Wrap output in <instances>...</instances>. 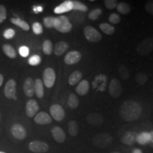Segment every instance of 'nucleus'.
Listing matches in <instances>:
<instances>
[{
  "label": "nucleus",
  "instance_id": "33",
  "mask_svg": "<svg viewBox=\"0 0 153 153\" xmlns=\"http://www.w3.org/2000/svg\"><path fill=\"white\" fill-rule=\"evenodd\" d=\"M102 9L100 8H97L89 13V15H88V18L90 19V20L95 21L102 14Z\"/></svg>",
  "mask_w": 153,
  "mask_h": 153
},
{
  "label": "nucleus",
  "instance_id": "20",
  "mask_svg": "<svg viewBox=\"0 0 153 153\" xmlns=\"http://www.w3.org/2000/svg\"><path fill=\"white\" fill-rule=\"evenodd\" d=\"M69 45L68 43L64 41H60L57 43L54 46V53L57 56H61L68 51Z\"/></svg>",
  "mask_w": 153,
  "mask_h": 153
},
{
  "label": "nucleus",
  "instance_id": "23",
  "mask_svg": "<svg viewBox=\"0 0 153 153\" xmlns=\"http://www.w3.org/2000/svg\"><path fill=\"white\" fill-rule=\"evenodd\" d=\"M150 141V134L148 132H142L137 134L136 142L141 145H145L149 144Z\"/></svg>",
  "mask_w": 153,
  "mask_h": 153
},
{
  "label": "nucleus",
  "instance_id": "28",
  "mask_svg": "<svg viewBox=\"0 0 153 153\" xmlns=\"http://www.w3.org/2000/svg\"><path fill=\"white\" fill-rule=\"evenodd\" d=\"M4 54L10 58H15L16 57V52L15 49L9 44H4L2 47Z\"/></svg>",
  "mask_w": 153,
  "mask_h": 153
},
{
  "label": "nucleus",
  "instance_id": "2",
  "mask_svg": "<svg viewBox=\"0 0 153 153\" xmlns=\"http://www.w3.org/2000/svg\"><path fill=\"white\" fill-rule=\"evenodd\" d=\"M54 28L60 33H68L72 29V24L66 16H59L55 19Z\"/></svg>",
  "mask_w": 153,
  "mask_h": 153
},
{
  "label": "nucleus",
  "instance_id": "11",
  "mask_svg": "<svg viewBox=\"0 0 153 153\" xmlns=\"http://www.w3.org/2000/svg\"><path fill=\"white\" fill-rule=\"evenodd\" d=\"M50 113L51 116L56 120V121H61L64 119L65 113L63 108L59 104L52 105L50 108Z\"/></svg>",
  "mask_w": 153,
  "mask_h": 153
},
{
  "label": "nucleus",
  "instance_id": "21",
  "mask_svg": "<svg viewBox=\"0 0 153 153\" xmlns=\"http://www.w3.org/2000/svg\"><path fill=\"white\" fill-rule=\"evenodd\" d=\"M89 89V84L87 80H82L76 87V92L79 95L84 96L87 94Z\"/></svg>",
  "mask_w": 153,
  "mask_h": 153
},
{
  "label": "nucleus",
  "instance_id": "7",
  "mask_svg": "<svg viewBox=\"0 0 153 153\" xmlns=\"http://www.w3.org/2000/svg\"><path fill=\"white\" fill-rule=\"evenodd\" d=\"M28 148L33 152L44 153L48 151L49 146L47 143L42 142V141L34 140L29 143Z\"/></svg>",
  "mask_w": 153,
  "mask_h": 153
},
{
  "label": "nucleus",
  "instance_id": "14",
  "mask_svg": "<svg viewBox=\"0 0 153 153\" xmlns=\"http://www.w3.org/2000/svg\"><path fill=\"white\" fill-rule=\"evenodd\" d=\"M24 91L26 97H33L35 93V84L33 79L30 77H27L25 80L24 84Z\"/></svg>",
  "mask_w": 153,
  "mask_h": 153
},
{
  "label": "nucleus",
  "instance_id": "27",
  "mask_svg": "<svg viewBox=\"0 0 153 153\" xmlns=\"http://www.w3.org/2000/svg\"><path fill=\"white\" fill-rule=\"evenodd\" d=\"M68 106L71 109H76L79 106V100L75 94H70L68 98Z\"/></svg>",
  "mask_w": 153,
  "mask_h": 153
},
{
  "label": "nucleus",
  "instance_id": "25",
  "mask_svg": "<svg viewBox=\"0 0 153 153\" xmlns=\"http://www.w3.org/2000/svg\"><path fill=\"white\" fill-rule=\"evenodd\" d=\"M116 10H117L120 14H123V15L128 14L131 11V6H130L128 3L124 2V1L118 3L117 6H116Z\"/></svg>",
  "mask_w": 153,
  "mask_h": 153
},
{
  "label": "nucleus",
  "instance_id": "48",
  "mask_svg": "<svg viewBox=\"0 0 153 153\" xmlns=\"http://www.w3.org/2000/svg\"><path fill=\"white\" fill-rule=\"evenodd\" d=\"M111 153H120V152H112Z\"/></svg>",
  "mask_w": 153,
  "mask_h": 153
},
{
  "label": "nucleus",
  "instance_id": "35",
  "mask_svg": "<svg viewBox=\"0 0 153 153\" xmlns=\"http://www.w3.org/2000/svg\"><path fill=\"white\" fill-rule=\"evenodd\" d=\"M55 17L53 16H48L43 19V24L46 28H51L54 27V22H55Z\"/></svg>",
  "mask_w": 153,
  "mask_h": 153
},
{
  "label": "nucleus",
  "instance_id": "6",
  "mask_svg": "<svg viewBox=\"0 0 153 153\" xmlns=\"http://www.w3.org/2000/svg\"><path fill=\"white\" fill-rule=\"evenodd\" d=\"M43 84L47 88H51L54 85L56 78V74L54 70L51 68H48L44 70L43 74Z\"/></svg>",
  "mask_w": 153,
  "mask_h": 153
},
{
  "label": "nucleus",
  "instance_id": "17",
  "mask_svg": "<svg viewBox=\"0 0 153 153\" xmlns=\"http://www.w3.org/2000/svg\"><path fill=\"white\" fill-rule=\"evenodd\" d=\"M34 121L39 125H47L52 123V118L45 112H40L36 115Z\"/></svg>",
  "mask_w": 153,
  "mask_h": 153
},
{
  "label": "nucleus",
  "instance_id": "16",
  "mask_svg": "<svg viewBox=\"0 0 153 153\" xmlns=\"http://www.w3.org/2000/svg\"><path fill=\"white\" fill-rule=\"evenodd\" d=\"M87 121L93 126H99L104 122V117L99 113H91L87 116Z\"/></svg>",
  "mask_w": 153,
  "mask_h": 153
},
{
  "label": "nucleus",
  "instance_id": "40",
  "mask_svg": "<svg viewBox=\"0 0 153 153\" xmlns=\"http://www.w3.org/2000/svg\"><path fill=\"white\" fill-rule=\"evenodd\" d=\"M108 21L113 24H117L120 22V17L116 13H112L108 17Z\"/></svg>",
  "mask_w": 153,
  "mask_h": 153
},
{
  "label": "nucleus",
  "instance_id": "49",
  "mask_svg": "<svg viewBox=\"0 0 153 153\" xmlns=\"http://www.w3.org/2000/svg\"><path fill=\"white\" fill-rule=\"evenodd\" d=\"M0 153H6L4 152H2V151H0Z\"/></svg>",
  "mask_w": 153,
  "mask_h": 153
},
{
  "label": "nucleus",
  "instance_id": "13",
  "mask_svg": "<svg viewBox=\"0 0 153 153\" xmlns=\"http://www.w3.org/2000/svg\"><path fill=\"white\" fill-rule=\"evenodd\" d=\"M38 111H39V105L37 101L33 99H30L27 101L26 106V112L27 116L29 118L33 117L36 116Z\"/></svg>",
  "mask_w": 153,
  "mask_h": 153
},
{
  "label": "nucleus",
  "instance_id": "45",
  "mask_svg": "<svg viewBox=\"0 0 153 153\" xmlns=\"http://www.w3.org/2000/svg\"><path fill=\"white\" fill-rule=\"evenodd\" d=\"M150 134V143H149V145H150V146L153 148V131H151Z\"/></svg>",
  "mask_w": 153,
  "mask_h": 153
},
{
  "label": "nucleus",
  "instance_id": "42",
  "mask_svg": "<svg viewBox=\"0 0 153 153\" xmlns=\"http://www.w3.org/2000/svg\"><path fill=\"white\" fill-rule=\"evenodd\" d=\"M145 9L149 14L153 16V0L148 1L145 4Z\"/></svg>",
  "mask_w": 153,
  "mask_h": 153
},
{
  "label": "nucleus",
  "instance_id": "44",
  "mask_svg": "<svg viewBox=\"0 0 153 153\" xmlns=\"http://www.w3.org/2000/svg\"><path fill=\"white\" fill-rule=\"evenodd\" d=\"M29 48L26 46H22L19 48V54L21 55V56L26 57L29 55Z\"/></svg>",
  "mask_w": 153,
  "mask_h": 153
},
{
  "label": "nucleus",
  "instance_id": "15",
  "mask_svg": "<svg viewBox=\"0 0 153 153\" xmlns=\"http://www.w3.org/2000/svg\"><path fill=\"white\" fill-rule=\"evenodd\" d=\"M73 9V4H72V1L70 0H67V1H63L60 5L55 7L54 9V12L57 14H61L63 13L69 12Z\"/></svg>",
  "mask_w": 153,
  "mask_h": 153
},
{
  "label": "nucleus",
  "instance_id": "46",
  "mask_svg": "<svg viewBox=\"0 0 153 153\" xmlns=\"http://www.w3.org/2000/svg\"><path fill=\"white\" fill-rule=\"evenodd\" d=\"M3 82H4V76H3L2 74H0V87L2 85Z\"/></svg>",
  "mask_w": 153,
  "mask_h": 153
},
{
  "label": "nucleus",
  "instance_id": "41",
  "mask_svg": "<svg viewBox=\"0 0 153 153\" xmlns=\"http://www.w3.org/2000/svg\"><path fill=\"white\" fill-rule=\"evenodd\" d=\"M7 18V9L4 5H0V24L4 22Z\"/></svg>",
  "mask_w": 153,
  "mask_h": 153
},
{
  "label": "nucleus",
  "instance_id": "18",
  "mask_svg": "<svg viewBox=\"0 0 153 153\" xmlns=\"http://www.w3.org/2000/svg\"><path fill=\"white\" fill-rule=\"evenodd\" d=\"M137 133L133 131H128L124 134L120 140L123 144L127 145H133L136 142Z\"/></svg>",
  "mask_w": 153,
  "mask_h": 153
},
{
  "label": "nucleus",
  "instance_id": "34",
  "mask_svg": "<svg viewBox=\"0 0 153 153\" xmlns=\"http://www.w3.org/2000/svg\"><path fill=\"white\" fill-rule=\"evenodd\" d=\"M135 80H136V82L139 85H143L148 82V76L145 73H143V72H138L136 74V76H135Z\"/></svg>",
  "mask_w": 153,
  "mask_h": 153
},
{
  "label": "nucleus",
  "instance_id": "19",
  "mask_svg": "<svg viewBox=\"0 0 153 153\" xmlns=\"http://www.w3.org/2000/svg\"><path fill=\"white\" fill-rule=\"evenodd\" d=\"M51 133H52L53 138L55 139L56 142L59 143H62L65 142L66 138V135L64 131L60 127H57H57L53 128Z\"/></svg>",
  "mask_w": 153,
  "mask_h": 153
},
{
  "label": "nucleus",
  "instance_id": "5",
  "mask_svg": "<svg viewBox=\"0 0 153 153\" xmlns=\"http://www.w3.org/2000/svg\"><path fill=\"white\" fill-rule=\"evenodd\" d=\"M84 35L86 39L91 43H98L102 39V36L97 29L90 26H86L84 29Z\"/></svg>",
  "mask_w": 153,
  "mask_h": 153
},
{
  "label": "nucleus",
  "instance_id": "1",
  "mask_svg": "<svg viewBox=\"0 0 153 153\" xmlns=\"http://www.w3.org/2000/svg\"><path fill=\"white\" fill-rule=\"evenodd\" d=\"M142 113V107L138 103L133 100L124 101L119 108V114L124 120L133 121L140 117Z\"/></svg>",
  "mask_w": 153,
  "mask_h": 153
},
{
  "label": "nucleus",
  "instance_id": "32",
  "mask_svg": "<svg viewBox=\"0 0 153 153\" xmlns=\"http://www.w3.org/2000/svg\"><path fill=\"white\" fill-rule=\"evenodd\" d=\"M72 4H73L74 10L83 11V12H86V11H87L88 10L87 6H86L85 4L81 2V1H72Z\"/></svg>",
  "mask_w": 153,
  "mask_h": 153
},
{
  "label": "nucleus",
  "instance_id": "3",
  "mask_svg": "<svg viewBox=\"0 0 153 153\" xmlns=\"http://www.w3.org/2000/svg\"><path fill=\"white\" fill-rule=\"evenodd\" d=\"M113 141L112 137L108 133H100L97 135L93 138L92 143L97 148H104L111 144Z\"/></svg>",
  "mask_w": 153,
  "mask_h": 153
},
{
  "label": "nucleus",
  "instance_id": "47",
  "mask_svg": "<svg viewBox=\"0 0 153 153\" xmlns=\"http://www.w3.org/2000/svg\"><path fill=\"white\" fill-rule=\"evenodd\" d=\"M132 153H143V152H142V150H140V149L136 148L133 151V152H132Z\"/></svg>",
  "mask_w": 153,
  "mask_h": 153
},
{
  "label": "nucleus",
  "instance_id": "36",
  "mask_svg": "<svg viewBox=\"0 0 153 153\" xmlns=\"http://www.w3.org/2000/svg\"><path fill=\"white\" fill-rule=\"evenodd\" d=\"M41 62V58L39 55H35L31 56L28 60V63L32 66H36L38 65Z\"/></svg>",
  "mask_w": 153,
  "mask_h": 153
},
{
  "label": "nucleus",
  "instance_id": "24",
  "mask_svg": "<svg viewBox=\"0 0 153 153\" xmlns=\"http://www.w3.org/2000/svg\"><path fill=\"white\" fill-rule=\"evenodd\" d=\"M35 84V93L38 98H43L44 96L43 82L40 79H36L34 82Z\"/></svg>",
  "mask_w": 153,
  "mask_h": 153
},
{
  "label": "nucleus",
  "instance_id": "38",
  "mask_svg": "<svg viewBox=\"0 0 153 153\" xmlns=\"http://www.w3.org/2000/svg\"><path fill=\"white\" fill-rule=\"evenodd\" d=\"M32 28H33V33L36 34V35H40L43 33V26L42 25L38 22H35L32 26Z\"/></svg>",
  "mask_w": 153,
  "mask_h": 153
},
{
  "label": "nucleus",
  "instance_id": "43",
  "mask_svg": "<svg viewBox=\"0 0 153 153\" xmlns=\"http://www.w3.org/2000/svg\"><path fill=\"white\" fill-rule=\"evenodd\" d=\"M15 36V31L14 29H11V28H9V29L6 30L4 33V37L7 39H11V38H14Z\"/></svg>",
  "mask_w": 153,
  "mask_h": 153
},
{
  "label": "nucleus",
  "instance_id": "39",
  "mask_svg": "<svg viewBox=\"0 0 153 153\" xmlns=\"http://www.w3.org/2000/svg\"><path fill=\"white\" fill-rule=\"evenodd\" d=\"M119 73L120 76H122V78L124 79H128L129 77V72L128 70V69L126 67L121 65L119 67Z\"/></svg>",
  "mask_w": 153,
  "mask_h": 153
},
{
  "label": "nucleus",
  "instance_id": "10",
  "mask_svg": "<svg viewBox=\"0 0 153 153\" xmlns=\"http://www.w3.org/2000/svg\"><path fill=\"white\" fill-rule=\"evenodd\" d=\"M109 94L114 98H118L121 94L122 87L120 82L118 79H113L110 82L109 88H108Z\"/></svg>",
  "mask_w": 153,
  "mask_h": 153
},
{
  "label": "nucleus",
  "instance_id": "30",
  "mask_svg": "<svg viewBox=\"0 0 153 153\" xmlns=\"http://www.w3.org/2000/svg\"><path fill=\"white\" fill-rule=\"evenodd\" d=\"M11 22L12 23V24H14L15 25H16V26H18L19 27H20L22 29H23L24 30H26V31H27L30 29V27L29 26H28V24L26 23V22H24V21L22 20V19H14V18H12L11 19Z\"/></svg>",
  "mask_w": 153,
  "mask_h": 153
},
{
  "label": "nucleus",
  "instance_id": "12",
  "mask_svg": "<svg viewBox=\"0 0 153 153\" xmlns=\"http://www.w3.org/2000/svg\"><path fill=\"white\" fill-rule=\"evenodd\" d=\"M82 58V54L76 51H70L65 56L64 61L67 65H72L79 62Z\"/></svg>",
  "mask_w": 153,
  "mask_h": 153
},
{
  "label": "nucleus",
  "instance_id": "9",
  "mask_svg": "<svg viewBox=\"0 0 153 153\" xmlns=\"http://www.w3.org/2000/svg\"><path fill=\"white\" fill-rule=\"evenodd\" d=\"M11 133L14 138L17 140H24L27 135V132L24 126L19 123H15L11 126Z\"/></svg>",
  "mask_w": 153,
  "mask_h": 153
},
{
  "label": "nucleus",
  "instance_id": "37",
  "mask_svg": "<svg viewBox=\"0 0 153 153\" xmlns=\"http://www.w3.org/2000/svg\"><path fill=\"white\" fill-rule=\"evenodd\" d=\"M118 4V1L116 0H105L104 1V5L106 9H114L116 7Z\"/></svg>",
  "mask_w": 153,
  "mask_h": 153
},
{
  "label": "nucleus",
  "instance_id": "31",
  "mask_svg": "<svg viewBox=\"0 0 153 153\" xmlns=\"http://www.w3.org/2000/svg\"><path fill=\"white\" fill-rule=\"evenodd\" d=\"M43 51L45 55H51L53 52V43L49 40H46L43 43Z\"/></svg>",
  "mask_w": 153,
  "mask_h": 153
},
{
  "label": "nucleus",
  "instance_id": "8",
  "mask_svg": "<svg viewBox=\"0 0 153 153\" xmlns=\"http://www.w3.org/2000/svg\"><path fill=\"white\" fill-rule=\"evenodd\" d=\"M16 82L14 79H9L4 87V95L7 98L16 100Z\"/></svg>",
  "mask_w": 153,
  "mask_h": 153
},
{
  "label": "nucleus",
  "instance_id": "26",
  "mask_svg": "<svg viewBox=\"0 0 153 153\" xmlns=\"http://www.w3.org/2000/svg\"><path fill=\"white\" fill-rule=\"evenodd\" d=\"M68 132L69 134L72 137L77 135L79 132V126L75 120H70L68 123Z\"/></svg>",
  "mask_w": 153,
  "mask_h": 153
},
{
  "label": "nucleus",
  "instance_id": "4",
  "mask_svg": "<svg viewBox=\"0 0 153 153\" xmlns=\"http://www.w3.org/2000/svg\"><path fill=\"white\" fill-rule=\"evenodd\" d=\"M153 51V37H148L137 45V52L140 56L148 55Z\"/></svg>",
  "mask_w": 153,
  "mask_h": 153
},
{
  "label": "nucleus",
  "instance_id": "29",
  "mask_svg": "<svg viewBox=\"0 0 153 153\" xmlns=\"http://www.w3.org/2000/svg\"><path fill=\"white\" fill-rule=\"evenodd\" d=\"M99 28L101 30V31L104 32L106 35H112L115 32V28L112 25L109 24H106V23H102L99 25Z\"/></svg>",
  "mask_w": 153,
  "mask_h": 153
},
{
  "label": "nucleus",
  "instance_id": "50",
  "mask_svg": "<svg viewBox=\"0 0 153 153\" xmlns=\"http://www.w3.org/2000/svg\"><path fill=\"white\" fill-rule=\"evenodd\" d=\"M0 121H1V114H0Z\"/></svg>",
  "mask_w": 153,
  "mask_h": 153
},
{
  "label": "nucleus",
  "instance_id": "22",
  "mask_svg": "<svg viewBox=\"0 0 153 153\" xmlns=\"http://www.w3.org/2000/svg\"><path fill=\"white\" fill-rule=\"evenodd\" d=\"M82 78V72L79 71V70H75L73 72H72L70 74V76L68 78V83L70 85L74 86L76 85L78 82L81 81Z\"/></svg>",
  "mask_w": 153,
  "mask_h": 153
}]
</instances>
